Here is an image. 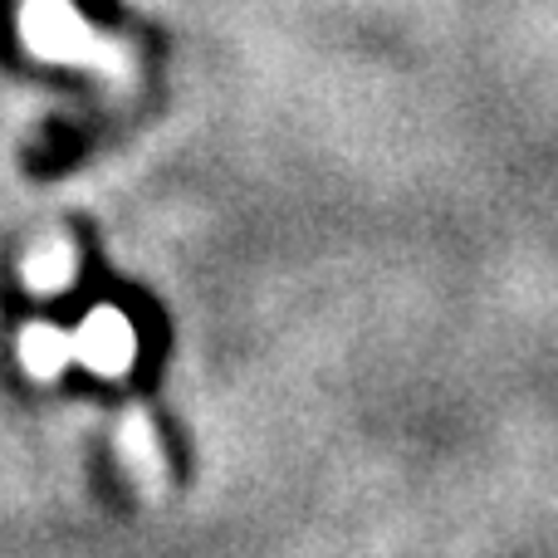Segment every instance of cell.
Segmentation results:
<instances>
[{
    "label": "cell",
    "mask_w": 558,
    "mask_h": 558,
    "mask_svg": "<svg viewBox=\"0 0 558 558\" xmlns=\"http://www.w3.org/2000/svg\"><path fill=\"white\" fill-rule=\"evenodd\" d=\"M123 461L133 465V475L143 485H153L157 481V465H162V451H157V432L147 426V416L143 412H133L123 422Z\"/></svg>",
    "instance_id": "277c9868"
},
{
    "label": "cell",
    "mask_w": 558,
    "mask_h": 558,
    "mask_svg": "<svg viewBox=\"0 0 558 558\" xmlns=\"http://www.w3.org/2000/svg\"><path fill=\"white\" fill-rule=\"evenodd\" d=\"M133 348H137L133 328H128V318L118 314V308H94L74 338V357L104 377L128 373V367H133Z\"/></svg>",
    "instance_id": "6da1fadb"
},
{
    "label": "cell",
    "mask_w": 558,
    "mask_h": 558,
    "mask_svg": "<svg viewBox=\"0 0 558 558\" xmlns=\"http://www.w3.org/2000/svg\"><path fill=\"white\" fill-rule=\"evenodd\" d=\"M74 357V338H64L59 328H25L20 333V363H25V373L35 377H54L59 367Z\"/></svg>",
    "instance_id": "3957f363"
},
{
    "label": "cell",
    "mask_w": 558,
    "mask_h": 558,
    "mask_svg": "<svg viewBox=\"0 0 558 558\" xmlns=\"http://www.w3.org/2000/svg\"><path fill=\"white\" fill-rule=\"evenodd\" d=\"M74 265H78L74 245L69 241H45V245H35V251L25 255V284L39 289V294H54V289H64L69 279H74Z\"/></svg>",
    "instance_id": "7a4b0ae2"
}]
</instances>
